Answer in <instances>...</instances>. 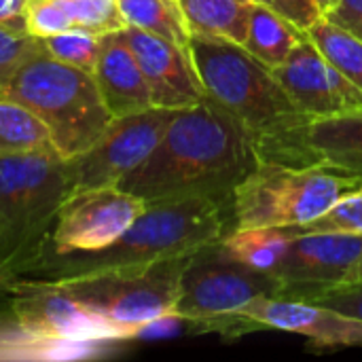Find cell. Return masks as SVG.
Segmentation results:
<instances>
[{
    "mask_svg": "<svg viewBox=\"0 0 362 362\" xmlns=\"http://www.w3.org/2000/svg\"><path fill=\"white\" fill-rule=\"evenodd\" d=\"M261 161L318 163L362 180V108L305 121L284 136Z\"/></svg>",
    "mask_w": 362,
    "mask_h": 362,
    "instance_id": "cell-14",
    "label": "cell"
},
{
    "mask_svg": "<svg viewBox=\"0 0 362 362\" xmlns=\"http://www.w3.org/2000/svg\"><path fill=\"white\" fill-rule=\"evenodd\" d=\"M38 40H40L42 51L49 57H53L62 64L93 72V66H95V59L100 53V45H102V34L70 28L59 34L38 38Z\"/></svg>",
    "mask_w": 362,
    "mask_h": 362,
    "instance_id": "cell-25",
    "label": "cell"
},
{
    "mask_svg": "<svg viewBox=\"0 0 362 362\" xmlns=\"http://www.w3.org/2000/svg\"><path fill=\"white\" fill-rule=\"evenodd\" d=\"M106 346L98 344H68V341H40L28 335L8 301V293L0 297V361H25V358H78L102 352Z\"/></svg>",
    "mask_w": 362,
    "mask_h": 362,
    "instance_id": "cell-20",
    "label": "cell"
},
{
    "mask_svg": "<svg viewBox=\"0 0 362 362\" xmlns=\"http://www.w3.org/2000/svg\"><path fill=\"white\" fill-rule=\"evenodd\" d=\"M176 112L178 110L155 106L115 117L91 146L64 159L68 191L119 187V182L153 153Z\"/></svg>",
    "mask_w": 362,
    "mask_h": 362,
    "instance_id": "cell-9",
    "label": "cell"
},
{
    "mask_svg": "<svg viewBox=\"0 0 362 362\" xmlns=\"http://www.w3.org/2000/svg\"><path fill=\"white\" fill-rule=\"evenodd\" d=\"M25 30L36 38H45L51 34H59L64 30H70V21H68V15L64 11L62 0H32V2H28Z\"/></svg>",
    "mask_w": 362,
    "mask_h": 362,
    "instance_id": "cell-29",
    "label": "cell"
},
{
    "mask_svg": "<svg viewBox=\"0 0 362 362\" xmlns=\"http://www.w3.org/2000/svg\"><path fill=\"white\" fill-rule=\"evenodd\" d=\"M293 235L301 233H352L362 235V182L333 204L322 216L301 227H288Z\"/></svg>",
    "mask_w": 362,
    "mask_h": 362,
    "instance_id": "cell-26",
    "label": "cell"
},
{
    "mask_svg": "<svg viewBox=\"0 0 362 362\" xmlns=\"http://www.w3.org/2000/svg\"><path fill=\"white\" fill-rule=\"evenodd\" d=\"M8 286H11V276H6V274L0 269V297L8 293Z\"/></svg>",
    "mask_w": 362,
    "mask_h": 362,
    "instance_id": "cell-34",
    "label": "cell"
},
{
    "mask_svg": "<svg viewBox=\"0 0 362 362\" xmlns=\"http://www.w3.org/2000/svg\"><path fill=\"white\" fill-rule=\"evenodd\" d=\"M144 208V199L119 187L70 191L57 210L45 252L70 255L102 250L119 240Z\"/></svg>",
    "mask_w": 362,
    "mask_h": 362,
    "instance_id": "cell-10",
    "label": "cell"
},
{
    "mask_svg": "<svg viewBox=\"0 0 362 362\" xmlns=\"http://www.w3.org/2000/svg\"><path fill=\"white\" fill-rule=\"evenodd\" d=\"M261 2L272 6L276 13H280L284 19H288L303 32L322 17V8L318 6L316 0H261Z\"/></svg>",
    "mask_w": 362,
    "mask_h": 362,
    "instance_id": "cell-31",
    "label": "cell"
},
{
    "mask_svg": "<svg viewBox=\"0 0 362 362\" xmlns=\"http://www.w3.org/2000/svg\"><path fill=\"white\" fill-rule=\"evenodd\" d=\"M361 182L358 176L318 163L259 161L231 193V229L308 225Z\"/></svg>",
    "mask_w": 362,
    "mask_h": 362,
    "instance_id": "cell-6",
    "label": "cell"
},
{
    "mask_svg": "<svg viewBox=\"0 0 362 362\" xmlns=\"http://www.w3.org/2000/svg\"><path fill=\"white\" fill-rule=\"evenodd\" d=\"M250 2H261V0H250Z\"/></svg>",
    "mask_w": 362,
    "mask_h": 362,
    "instance_id": "cell-37",
    "label": "cell"
},
{
    "mask_svg": "<svg viewBox=\"0 0 362 362\" xmlns=\"http://www.w3.org/2000/svg\"><path fill=\"white\" fill-rule=\"evenodd\" d=\"M8 301L19 327L40 341L98 346L125 341L112 325L53 282L11 280Z\"/></svg>",
    "mask_w": 362,
    "mask_h": 362,
    "instance_id": "cell-11",
    "label": "cell"
},
{
    "mask_svg": "<svg viewBox=\"0 0 362 362\" xmlns=\"http://www.w3.org/2000/svg\"><path fill=\"white\" fill-rule=\"evenodd\" d=\"M125 25L157 34L189 49L191 32L180 13L178 0H119Z\"/></svg>",
    "mask_w": 362,
    "mask_h": 362,
    "instance_id": "cell-22",
    "label": "cell"
},
{
    "mask_svg": "<svg viewBox=\"0 0 362 362\" xmlns=\"http://www.w3.org/2000/svg\"><path fill=\"white\" fill-rule=\"evenodd\" d=\"M70 28L108 34L125 28L119 0H62Z\"/></svg>",
    "mask_w": 362,
    "mask_h": 362,
    "instance_id": "cell-27",
    "label": "cell"
},
{
    "mask_svg": "<svg viewBox=\"0 0 362 362\" xmlns=\"http://www.w3.org/2000/svg\"><path fill=\"white\" fill-rule=\"evenodd\" d=\"M274 295H284V284L276 276L244 265L214 242L189 257L180 274L174 314L202 331L242 335L248 329L235 318L238 312L259 297Z\"/></svg>",
    "mask_w": 362,
    "mask_h": 362,
    "instance_id": "cell-7",
    "label": "cell"
},
{
    "mask_svg": "<svg viewBox=\"0 0 362 362\" xmlns=\"http://www.w3.org/2000/svg\"><path fill=\"white\" fill-rule=\"evenodd\" d=\"M235 318L244 322L248 331L274 329L295 333L308 337L314 346L320 348L362 346V320L299 297H259L246 303Z\"/></svg>",
    "mask_w": 362,
    "mask_h": 362,
    "instance_id": "cell-13",
    "label": "cell"
},
{
    "mask_svg": "<svg viewBox=\"0 0 362 362\" xmlns=\"http://www.w3.org/2000/svg\"><path fill=\"white\" fill-rule=\"evenodd\" d=\"M0 95L34 112L64 159L91 146L112 121L93 74L62 64L45 51L30 57Z\"/></svg>",
    "mask_w": 362,
    "mask_h": 362,
    "instance_id": "cell-5",
    "label": "cell"
},
{
    "mask_svg": "<svg viewBox=\"0 0 362 362\" xmlns=\"http://www.w3.org/2000/svg\"><path fill=\"white\" fill-rule=\"evenodd\" d=\"M191 255L144 267L57 280L53 284L64 288L93 314L102 316L127 341L136 339L144 325L174 314L180 274Z\"/></svg>",
    "mask_w": 362,
    "mask_h": 362,
    "instance_id": "cell-8",
    "label": "cell"
},
{
    "mask_svg": "<svg viewBox=\"0 0 362 362\" xmlns=\"http://www.w3.org/2000/svg\"><path fill=\"white\" fill-rule=\"evenodd\" d=\"M49 146L53 144L40 119L19 102L0 95V155Z\"/></svg>",
    "mask_w": 362,
    "mask_h": 362,
    "instance_id": "cell-24",
    "label": "cell"
},
{
    "mask_svg": "<svg viewBox=\"0 0 362 362\" xmlns=\"http://www.w3.org/2000/svg\"><path fill=\"white\" fill-rule=\"evenodd\" d=\"M316 2H318V6L322 8V15H325V13H327V11H329L337 0H316Z\"/></svg>",
    "mask_w": 362,
    "mask_h": 362,
    "instance_id": "cell-35",
    "label": "cell"
},
{
    "mask_svg": "<svg viewBox=\"0 0 362 362\" xmlns=\"http://www.w3.org/2000/svg\"><path fill=\"white\" fill-rule=\"evenodd\" d=\"M189 55L206 98L235 117L255 138L259 161L308 117L288 98L274 70L242 45L191 34Z\"/></svg>",
    "mask_w": 362,
    "mask_h": 362,
    "instance_id": "cell-3",
    "label": "cell"
},
{
    "mask_svg": "<svg viewBox=\"0 0 362 362\" xmlns=\"http://www.w3.org/2000/svg\"><path fill=\"white\" fill-rule=\"evenodd\" d=\"M28 2H32V0H28Z\"/></svg>",
    "mask_w": 362,
    "mask_h": 362,
    "instance_id": "cell-38",
    "label": "cell"
},
{
    "mask_svg": "<svg viewBox=\"0 0 362 362\" xmlns=\"http://www.w3.org/2000/svg\"><path fill=\"white\" fill-rule=\"evenodd\" d=\"M40 51V40L28 30L0 25V91L13 78V74Z\"/></svg>",
    "mask_w": 362,
    "mask_h": 362,
    "instance_id": "cell-28",
    "label": "cell"
},
{
    "mask_svg": "<svg viewBox=\"0 0 362 362\" xmlns=\"http://www.w3.org/2000/svg\"><path fill=\"white\" fill-rule=\"evenodd\" d=\"M274 74L299 110L312 119L362 108V89L348 81L308 36Z\"/></svg>",
    "mask_w": 362,
    "mask_h": 362,
    "instance_id": "cell-15",
    "label": "cell"
},
{
    "mask_svg": "<svg viewBox=\"0 0 362 362\" xmlns=\"http://www.w3.org/2000/svg\"><path fill=\"white\" fill-rule=\"evenodd\" d=\"M123 36L136 55L157 108L182 110L206 98L189 49L134 25H125Z\"/></svg>",
    "mask_w": 362,
    "mask_h": 362,
    "instance_id": "cell-16",
    "label": "cell"
},
{
    "mask_svg": "<svg viewBox=\"0 0 362 362\" xmlns=\"http://www.w3.org/2000/svg\"><path fill=\"white\" fill-rule=\"evenodd\" d=\"M352 282H362V261L358 263V267L354 269V274H352V280H350L348 284H352Z\"/></svg>",
    "mask_w": 362,
    "mask_h": 362,
    "instance_id": "cell-36",
    "label": "cell"
},
{
    "mask_svg": "<svg viewBox=\"0 0 362 362\" xmlns=\"http://www.w3.org/2000/svg\"><path fill=\"white\" fill-rule=\"evenodd\" d=\"M293 238L295 235L288 227H250L231 229L223 240H218V244L229 257L242 261L244 265L272 272L284 257Z\"/></svg>",
    "mask_w": 362,
    "mask_h": 362,
    "instance_id": "cell-21",
    "label": "cell"
},
{
    "mask_svg": "<svg viewBox=\"0 0 362 362\" xmlns=\"http://www.w3.org/2000/svg\"><path fill=\"white\" fill-rule=\"evenodd\" d=\"M227 208H231V197L214 195L151 202L134 225L110 246L95 252H45L13 280L57 282L187 257L229 233Z\"/></svg>",
    "mask_w": 362,
    "mask_h": 362,
    "instance_id": "cell-2",
    "label": "cell"
},
{
    "mask_svg": "<svg viewBox=\"0 0 362 362\" xmlns=\"http://www.w3.org/2000/svg\"><path fill=\"white\" fill-rule=\"evenodd\" d=\"M259 163L252 134L225 108L204 98L174 115L153 153L119 189L151 202L191 195L231 197Z\"/></svg>",
    "mask_w": 362,
    "mask_h": 362,
    "instance_id": "cell-1",
    "label": "cell"
},
{
    "mask_svg": "<svg viewBox=\"0 0 362 362\" xmlns=\"http://www.w3.org/2000/svg\"><path fill=\"white\" fill-rule=\"evenodd\" d=\"M252 4L250 0H178L191 34L225 38L238 45L246 40Z\"/></svg>",
    "mask_w": 362,
    "mask_h": 362,
    "instance_id": "cell-19",
    "label": "cell"
},
{
    "mask_svg": "<svg viewBox=\"0 0 362 362\" xmlns=\"http://www.w3.org/2000/svg\"><path fill=\"white\" fill-rule=\"evenodd\" d=\"M68 193L53 146L0 155V269L11 280L45 255Z\"/></svg>",
    "mask_w": 362,
    "mask_h": 362,
    "instance_id": "cell-4",
    "label": "cell"
},
{
    "mask_svg": "<svg viewBox=\"0 0 362 362\" xmlns=\"http://www.w3.org/2000/svg\"><path fill=\"white\" fill-rule=\"evenodd\" d=\"M322 17L362 40V0H337Z\"/></svg>",
    "mask_w": 362,
    "mask_h": 362,
    "instance_id": "cell-32",
    "label": "cell"
},
{
    "mask_svg": "<svg viewBox=\"0 0 362 362\" xmlns=\"http://www.w3.org/2000/svg\"><path fill=\"white\" fill-rule=\"evenodd\" d=\"M91 74L112 119L155 108L148 83L123 36V28L102 34Z\"/></svg>",
    "mask_w": 362,
    "mask_h": 362,
    "instance_id": "cell-17",
    "label": "cell"
},
{
    "mask_svg": "<svg viewBox=\"0 0 362 362\" xmlns=\"http://www.w3.org/2000/svg\"><path fill=\"white\" fill-rule=\"evenodd\" d=\"M305 36L316 45V49L358 89H362V40L341 25L320 17Z\"/></svg>",
    "mask_w": 362,
    "mask_h": 362,
    "instance_id": "cell-23",
    "label": "cell"
},
{
    "mask_svg": "<svg viewBox=\"0 0 362 362\" xmlns=\"http://www.w3.org/2000/svg\"><path fill=\"white\" fill-rule=\"evenodd\" d=\"M28 0H0V25L25 30Z\"/></svg>",
    "mask_w": 362,
    "mask_h": 362,
    "instance_id": "cell-33",
    "label": "cell"
},
{
    "mask_svg": "<svg viewBox=\"0 0 362 362\" xmlns=\"http://www.w3.org/2000/svg\"><path fill=\"white\" fill-rule=\"evenodd\" d=\"M305 38V32L295 23L284 19L272 6L263 2H255L250 11L248 32L244 40V49L255 55L261 64L276 70L286 62L291 51Z\"/></svg>",
    "mask_w": 362,
    "mask_h": 362,
    "instance_id": "cell-18",
    "label": "cell"
},
{
    "mask_svg": "<svg viewBox=\"0 0 362 362\" xmlns=\"http://www.w3.org/2000/svg\"><path fill=\"white\" fill-rule=\"evenodd\" d=\"M362 261V235L352 233H301L295 235L269 272L284 284V295L312 299L352 280Z\"/></svg>",
    "mask_w": 362,
    "mask_h": 362,
    "instance_id": "cell-12",
    "label": "cell"
},
{
    "mask_svg": "<svg viewBox=\"0 0 362 362\" xmlns=\"http://www.w3.org/2000/svg\"><path fill=\"white\" fill-rule=\"evenodd\" d=\"M308 301L333 308V310H337V312H341L346 316L362 320V282H352V284L329 288V291H325L320 295H314Z\"/></svg>",
    "mask_w": 362,
    "mask_h": 362,
    "instance_id": "cell-30",
    "label": "cell"
}]
</instances>
